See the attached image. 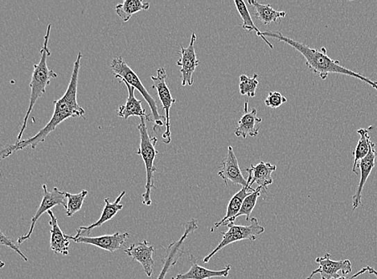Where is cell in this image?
<instances>
[{
	"instance_id": "18",
	"label": "cell",
	"mask_w": 377,
	"mask_h": 279,
	"mask_svg": "<svg viewBox=\"0 0 377 279\" xmlns=\"http://www.w3.org/2000/svg\"><path fill=\"white\" fill-rule=\"evenodd\" d=\"M121 82L125 84L127 90H128V98H127L125 105L119 106L118 110H117V115L124 119H129L130 117H139L140 119L144 117L147 120L153 121L150 118V115H147L146 110L142 108V101L135 98V89L133 86L126 83L125 80H121Z\"/></svg>"
},
{
	"instance_id": "7",
	"label": "cell",
	"mask_w": 377,
	"mask_h": 279,
	"mask_svg": "<svg viewBox=\"0 0 377 279\" xmlns=\"http://www.w3.org/2000/svg\"><path fill=\"white\" fill-rule=\"evenodd\" d=\"M43 198L42 201L40 203L38 210L35 212V215L32 217V223H31L30 230L24 235L19 237L17 241L18 246L22 245L23 242L26 240H29L31 236L35 229V224H37L39 218L42 217L44 212H48L52 210L53 207L57 205H62L65 209L67 208V198H66V192L60 191L58 187H54L53 191H49L47 185H43Z\"/></svg>"
},
{
	"instance_id": "10",
	"label": "cell",
	"mask_w": 377,
	"mask_h": 279,
	"mask_svg": "<svg viewBox=\"0 0 377 279\" xmlns=\"http://www.w3.org/2000/svg\"><path fill=\"white\" fill-rule=\"evenodd\" d=\"M185 232L179 240L171 243L167 250V255L164 261V267L159 277L157 279H165L168 271L171 267L175 266L178 261L185 253L183 251V243H185L187 237L198 229L197 221L192 219L186 223L185 226Z\"/></svg>"
},
{
	"instance_id": "21",
	"label": "cell",
	"mask_w": 377,
	"mask_h": 279,
	"mask_svg": "<svg viewBox=\"0 0 377 279\" xmlns=\"http://www.w3.org/2000/svg\"><path fill=\"white\" fill-rule=\"evenodd\" d=\"M276 169V166L261 161L257 165H251L249 169H244L243 171H247L249 175H251V186L256 183L258 186L267 190V187L274 183L272 174Z\"/></svg>"
},
{
	"instance_id": "5",
	"label": "cell",
	"mask_w": 377,
	"mask_h": 279,
	"mask_svg": "<svg viewBox=\"0 0 377 279\" xmlns=\"http://www.w3.org/2000/svg\"><path fill=\"white\" fill-rule=\"evenodd\" d=\"M110 68L114 71L115 77L120 80H125L126 83H128L131 86H133L135 89L139 90V92L144 98L146 103H149L150 109L151 110V115L156 126H154V130H156L157 126H162L166 124V117L162 116L159 113V109L156 104V101L152 98V96L149 93V91L144 87V84L142 83L137 75L135 73V71L132 69L126 60L122 57H117L112 60L110 64Z\"/></svg>"
},
{
	"instance_id": "1",
	"label": "cell",
	"mask_w": 377,
	"mask_h": 279,
	"mask_svg": "<svg viewBox=\"0 0 377 279\" xmlns=\"http://www.w3.org/2000/svg\"><path fill=\"white\" fill-rule=\"evenodd\" d=\"M83 57V53L78 52L67 90H66L63 97L54 101V113L48 124L43 129L40 130L37 135L32 137V138L17 142L15 144L5 146L1 151L2 159L7 158L13 152L23 150L29 146H32L33 149H35L39 144L42 143L49 134L57 129L58 126L66 119L73 118V117L85 119V111L78 104V100H76L81 60Z\"/></svg>"
},
{
	"instance_id": "23",
	"label": "cell",
	"mask_w": 377,
	"mask_h": 279,
	"mask_svg": "<svg viewBox=\"0 0 377 279\" xmlns=\"http://www.w3.org/2000/svg\"><path fill=\"white\" fill-rule=\"evenodd\" d=\"M248 3L255 9V15L258 19L268 26L271 23H277L279 19L286 17V12L277 11L269 4H262L255 1V0H249Z\"/></svg>"
},
{
	"instance_id": "33",
	"label": "cell",
	"mask_w": 377,
	"mask_h": 279,
	"mask_svg": "<svg viewBox=\"0 0 377 279\" xmlns=\"http://www.w3.org/2000/svg\"><path fill=\"white\" fill-rule=\"evenodd\" d=\"M336 279H348V278H346L345 276H340V278H336Z\"/></svg>"
},
{
	"instance_id": "15",
	"label": "cell",
	"mask_w": 377,
	"mask_h": 279,
	"mask_svg": "<svg viewBox=\"0 0 377 279\" xmlns=\"http://www.w3.org/2000/svg\"><path fill=\"white\" fill-rule=\"evenodd\" d=\"M125 195L126 191L122 192L113 203L110 201L109 198H106L104 210L103 212H101V215L98 221H96L94 224L89 226H81L78 228V229L76 230V235L73 237L75 238L89 237L91 231L95 229V228L101 227V226H103L106 222L113 219V217L118 214V212L120 210L124 209V205L121 204V201Z\"/></svg>"
},
{
	"instance_id": "17",
	"label": "cell",
	"mask_w": 377,
	"mask_h": 279,
	"mask_svg": "<svg viewBox=\"0 0 377 279\" xmlns=\"http://www.w3.org/2000/svg\"><path fill=\"white\" fill-rule=\"evenodd\" d=\"M247 180V186L242 187V189L239 191L237 194L232 197V199L228 203L226 217H224L220 221L216 223L215 226H214L211 230V232H213L214 230L217 229V228L220 226H228L229 224H231V221H233V218L238 214L239 212H240L244 199H246V198L251 194H249V192H255L256 189H253V187H251V175L249 174Z\"/></svg>"
},
{
	"instance_id": "4",
	"label": "cell",
	"mask_w": 377,
	"mask_h": 279,
	"mask_svg": "<svg viewBox=\"0 0 377 279\" xmlns=\"http://www.w3.org/2000/svg\"><path fill=\"white\" fill-rule=\"evenodd\" d=\"M141 123L137 126L140 135V149L137 151V154L139 155L142 160H144L146 169V183L145 189L146 191L142 197V204L146 206H151V191L154 185V174L157 171L155 167V161L156 156L159 154V151L156 150L157 138L156 137H151L149 133V129L146 126V118H141Z\"/></svg>"
},
{
	"instance_id": "2",
	"label": "cell",
	"mask_w": 377,
	"mask_h": 279,
	"mask_svg": "<svg viewBox=\"0 0 377 279\" xmlns=\"http://www.w3.org/2000/svg\"><path fill=\"white\" fill-rule=\"evenodd\" d=\"M262 34L265 37L276 39L279 42L286 43L297 50L303 56L308 67L312 69L313 73L319 76L322 80L327 79L330 74H344L362 81V82L371 85V87L377 90L376 82L366 78L362 74L355 73L353 70L344 67L340 65L339 60H335L328 57L327 49L324 47L320 49L310 48L307 44L285 37L281 32L264 31Z\"/></svg>"
},
{
	"instance_id": "25",
	"label": "cell",
	"mask_w": 377,
	"mask_h": 279,
	"mask_svg": "<svg viewBox=\"0 0 377 279\" xmlns=\"http://www.w3.org/2000/svg\"><path fill=\"white\" fill-rule=\"evenodd\" d=\"M371 128H373V126H369V128H360L358 130V134L360 135V138L353 153L354 155V165L353 167L354 174L360 161L369 154L371 144L369 131Z\"/></svg>"
},
{
	"instance_id": "12",
	"label": "cell",
	"mask_w": 377,
	"mask_h": 279,
	"mask_svg": "<svg viewBox=\"0 0 377 279\" xmlns=\"http://www.w3.org/2000/svg\"><path fill=\"white\" fill-rule=\"evenodd\" d=\"M377 153L376 151V145L371 142L369 154L363 160L360 161L358 167H356L355 174H358V170L360 171V180L355 195L353 196V210L358 209L362 205V192L364 187L368 180L371 171L374 170L376 165V159Z\"/></svg>"
},
{
	"instance_id": "3",
	"label": "cell",
	"mask_w": 377,
	"mask_h": 279,
	"mask_svg": "<svg viewBox=\"0 0 377 279\" xmlns=\"http://www.w3.org/2000/svg\"><path fill=\"white\" fill-rule=\"evenodd\" d=\"M51 28H52V24H49L47 33H46L44 38L43 47L40 50L42 58H40L38 64L34 65L32 81H31L30 83L31 94L28 110L24 119L23 126L22 130L19 131L17 142L22 141L24 132L27 128V123L30 114L32 112L37 100L42 98L46 92V88L50 84L51 80L57 78L58 77V74L54 72V70L49 69L47 65L48 58L51 55L49 49Z\"/></svg>"
},
{
	"instance_id": "13",
	"label": "cell",
	"mask_w": 377,
	"mask_h": 279,
	"mask_svg": "<svg viewBox=\"0 0 377 279\" xmlns=\"http://www.w3.org/2000/svg\"><path fill=\"white\" fill-rule=\"evenodd\" d=\"M332 255L326 253L324 257H317L315 262L318 263L319 268L314 271L312 275L320 273L322 279H336L340 278L339 272L343 276H347L351 272V263L349 260L333 261L330 260Z\"/></svg>"
},
{
	"instance_id": "31",
	"label": "cell",
	"mask_w": 377,
	"mask_h": 279,
	"mask_svg": "<svg viewBox=\"0 0 377 279\" xmlns=\"http://www.w3.org/2000/svg\"><path fill=\"white\" fill-rule=\"evenodd\" d=\"M0 242H1V245L6 246L9 248H11L12 250H13L15 252H17L20 257H22L24 261L25 262L28 261V257L24 255L22 251L19 250L17 243V244H15L13 240H12L11 238L7 236H5L3 232H1V237H0Z\"/></svg>"
},
{
	"instance_id": "29",
	"label": "cell",
	"mask_w": 377,
	"mask_h": 279,
	"mask_svg": "<svg viewBox=\"0 0 377 279\" xmlns=\"http://www.w3.org/2000/svg\"><path fill=\"white\" fill-rule=\"evenodd\" d=\"M258 74H254L251 78L248 77L246 75L241 76L239 90H240L242 95L247 96L249 98L255 97L258 86Z\"/></svg>"
},
{
	"instance_id": "20",
	"label": "cell",
	"mask_w": 377,
	"mask_h": 279,
	"mask_svg": "<svg viewBox=\"0 0 377 279\" xmlns=\"http://www.w3.org/2000/svg\"><path fill=\"white\" fill-rule=\"evenodd\" d=\"M50 217L49 225L51 226L50 248L55 253L68 255L69 248V239L64 235L58 225L57 217L52 210L48 212Z\"/></svg>"
},
{
	"instance_id": "28",
	"label": "cell",
	"mask_w": 377,
	"mask_h": 279,
	"mask_svg": "<svg viewBox=\"0 0 377 279\" xmlns=\"http://www.w3.org/2000/svg\"><path fill=\"white\" fill-rule=\"evenodd\" d=\"M88 192L83 190L78 194H69L66 192V198H67V208H66V216L72 217L76 212H79L83 206L86 196Z\"/></svg>"
},
{
	"instance_id": "30",
	"label": "cell",
	"mask_w": 377,
	"mask_h": 279,
	"mask_svg": "<svg viewBox=\"0 0 377 279\" xmlns=\"http://www.w3.org/2000/svg\"><path fill=\"white\" fill-rule=\"evenodd\" d=\"M287 103V99L277 91L269 93L266 100H265V104L272 109H277Z\"/></svg>"
},
{
	"instance_id": "16",
	"label": "cell",
	"mask_w": 377,
	"mask_h": 279,
	"mask_svg": "<svg viewBox=\"0 0 377 279\" xmlns=\"http://www.w3.org/2000/svg\"><path fill=\"white\" fill-rule=\"evenodd\" d=\"M154 251V247L151 246L147 241L132 244L125 250L127 256L141 264L147 277L152 276L153 266L155 264L153 260Z\"/></svg>"
},
{
	"instance_id": "11",
	"label": "cell",
	"mask_w": 377,
	"mask_h": 279,
	"mask_svg": "<svg viewBox=\"0 0 377 279\" xmlns=\"http://www.w3.org/2000/svg\"><path fill=\"white\" fill-rule=\"evenodd\" d=\"M69 240L76 243H83L103 248V250L113 253L119 251L122 246L125 245L127 238L130 235L128 232H116L114 235H103L100 237H80L75 238L73 236L66 235Z\"/></svg>"
},
{
	"instance_id": "34",
	"label": "cell",
	"mask_w": 377,
	"mask_h": 279,
	"mask_svg": "<svg viewBox=\"0 0 377 279\" xmlns=\"http://www.w3.org/2000/svg\"><path fill=\"white\" fill-rule=\"evenodd\" d=\"M314 276L310 273V276L308 278V279H313Z\"/></svg>"
},
{
	"instance_id": "22",
	"label": "cell",
	"mask_w": 377,
	"mask_h": 279,
	"mask_svg": "<svg viewBox=\"0 0 377 279\" xmlns=\"http://www.w3.org/2000/svg\"><path fill=\"white\" fill-rule=\"evenodd\" d=\"M190 270L181 275H178L176 279H208L214 277H228L231 271V265H228L221 271H211L199 266L194 257H192Z\"/></svg>"
},
{
	"instance_id": "32",
	"label": "cell",
	"mask_w": 377,
	"mask_h": 279,
	"mask_svg": "<svg viewBox=\"0 0 377 279\" xmlns=\"http://www.w3.org/2000/svg\"><path fill=\"white\" fill-rule=\"evenodd\" d=\"M366 272H368L369 273H370V275H374L377 278V271L375 270L374 268L368 266V267H365L363 269H361V270L358 273H356L355 275H354L350 279H353L355 278H358V276H360L361 275H363V273H365Z\"/></svg>"
},
{
	"instance_id": "19",
	"label": "cell",
	"mask_w": 377,
	"mask_h": 279,
	"mask_svg": "<svg viewBox=\"0 0 377 279\" xmlns=\"http://www.w3.org/2000/svg\"><path fill=\"white\" fill-rule=\"evenodd\" d=\"M248 101L244 105V112L242 119L238 121V126L234 133L237 137L246 139L248 136L256 137L259 133L258 125L262 119L258 118V110L253 108L251 112H248Z\"/></svg>"
},
{
	"instance_id": "14",
	"label": "cell",
	"mask_w": 377,
	"mask_h": 279,
	"mask_svg": "<svg viewBox=\"0 0 377 279\" xmlns=\"http://www.w3.org/2000/svg\"><path fill=\"white\" fill-rule=\"evenodd\" d=\"M218 176H221L226 185L228 186V181H231L235 185L246 187L248 180L244 178L242 175V171L239 166L238 160L233 149L231 146H228L226 158L222 162L221 170L218 172Z\"/></svg>"
},
{
	"instance_id": "9",
	"label": "cell",
	"mask_w": 377,
	"mask_h": 279,
	"mask_svg": "<svg viewBox=\"0 0 377 279\" xmlns=\"http://www.w3.org/2000/svg\"><path fill=\"white\" fill-rule=\"evenodd\" d=\"M196 40V35L195 33L192 34L190 44L188 47L185 48L181 46L179 53L181 54V58L177 60V65L180 66L182 85H192L194 83V78H193V74L199 65H200V60L196 58L195 51V42Z\"/></svg>"
},
{
	"instance_id": "8",
	"label": "cell",
	"mask_w": 377,
	"mask_h": 279,
	"mask_svg": "<svg viewBox=\"0 0 377 279\" xmlns=\"http://www.w3.org/2000/svg\"><path fill=\"white\" fill-rule=\"evenodd\" d=\"M167 77L166 69L160 68L157 70L156 77L151 76V79L153 82L152 88L157 90L158 96H159L162 108L165 111L166 117V130L162 135V140L165 144H169L171 142V132L170 129V110L173 104L176 101V99H173L171 91L166 83Z\"/></svg>"
},
{
	"instance_id": "27",
	"label": "cell",
	"mask_w": 377,
	"mask_h": 279,
	"mask_svg": "<svg viewBox=\"0 0 377 279\" xmlns=\"http://www.w3.org/2000/svg\"><path fill=\"white\" fill-rule=\"evenodd\" d=\"M262 190H265L263 187L258 186L255 192H251V194L244 199L240 212H239L238 214L233 218L231 224H234V222H235L237 218L241 216H246V221L251 222V215L254 208L256 206L258 197L261 196Z\"/></svg>"
},
{
	"instance_id": "35",
	"label": "cell",
	"mask_w": 377,
	"mask_h": 279,
	"mask_svg": "<svg viewBox=\"0 0 377 279\" xmlns=\"http://www.w3.org/2000/svg\"><path fill=\"white\" fill-rule=\"evenodd\" d=\"M171 279H176V278H174V277H172V278H171Z\"/></svg>"
},
{
	"instance_id": "24",
	"label": "cell",
	"mask_w": 377,
	"mask_h": 279,
	"mask_svg": "<svg viewBox=\"0 0 377 279\" xmlns=\"http://www.w3.org/2000/svg\"><path fill=\"white\" fill-rule=\"evenodd\" d=\"M149 8V3H145L141 0H125V1L116 5L115 12L122 22H127L134 14L146 11Z\"/></svg>"
},
{
	"instance_id": "26",
	"label": "cell",
	"mask_w": 377,
	"mask_h": 279,
	"mask_svg": "<svg viewBox=\"0 0 377 279\" xmlns=\"http://www.w3.org/2000/svg\"><path fill=\"white\" fill-rule=\"evenodd\" d=\"M234 3H235L237 12L239 14H240V16L242 18V28L244 30H247L248 32H256L258 37H261L264 42L268 44V46L273 49L274 46L272 44L264 37L262 32L260 31L255 24L253 23L251 13L249 12L246 3L242 1V0H235Z\"/></svg>"
},
{
	"instance_id": "6",
	"label": "cell",
	"mask_w": 377,
	"mask_h": 279,
	"mask_svg": "<svg viewBox=\"0 0 377 279\" xmlns=\"http://www.w3.org/2000/svg\"><path fill=\"white\" fill-rule=\"evenodd\" d=\"M251 224L249 226H235L234 224L228 225V230L221 232L223 239L220 244L217 246L214 251L205 258L203 263L210 262L211 258L216 255L219 251H221L223 248L243 240H249L251 242L255 241L259 235H262L265 232V228L259 225L256 217H252L251 220Z\"/></svg>"
}]
</instances>
